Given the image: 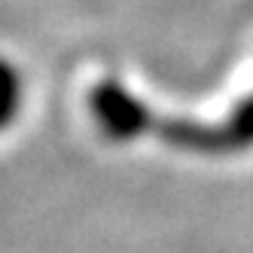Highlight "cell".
I'll return each mask as SVG.
<instances>
[{
	"label": "cell",
	"mask_w": 253,
	"mask_h": 253,
	"mask_svg": "<svg viewBox=\"0 0 253 253\" xmlns=\"http://www.w3.org/2000/svg\"><path fill=\"white\" fill-rule=\"evenodd\" d=\"M22 107V77L9 61L0 58V128L15 119Z\"/></svg>",
	"instance_id": "obj_1"
}]
</instances>
